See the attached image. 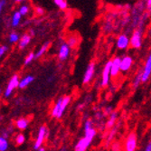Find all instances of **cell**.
<instances>
[{
	"mask_svg": "<svg viewBox=\"0 0 151 151\" xmlns=\"http://www.w3.org/2000/svg\"><path fill=\"white\" fill-rule=\"evenodd\" d=\"M96 136H97V129L94 127L88 130H84V136L76 142L74 151H87Z\"/></svg>",
	"mask_w": 151,
	"mask_h": 151,
	"instance_id": "6da1fadb",
	"label": "cell"
},
{
	"mask_svg": "<svg viewBox=\"0 0 151 151\" xmlns=\"http://www.w3.org/2000/svg\"><path fill=\"white\" fill-rule=\"evenodd\" d=\"M19 81H20V78L17 74L13 75L10 78L3 92V96L5 99H9L13 95V92L17 88H19Z\"/></svg>",
	"mask_w": 151,
	"mask_h": 151,
	"instance_id": "7a4b0ae2",
	"label": "cell"
},
{
	"mask_svg": "<svg viewBox=\"0 0 151 151\" xmlns=\"http://www.w3.org/2000/svg\"><path fill=\"white\" fill-rule=\"evenodd\" d=\"M138 148V135L136 132H129L123 143V151H136Z\"/></svg>",
	"mask_w": 151,
	"mask_h": 151,
	"instance_id": "3957f363",
	"label": "cell"
},
{
	"mask_svg": "<svg viewBox=\"0 0 151 151\" xmlns=\"http://www.w3.org/2000/svg\"><path fill=\"white\" fill-rule=\"evenodd\" d=\"M48 134H49V130L46 126L43 125L39 128L35 143H34V147H33L35 150H38L39 148L43 147V145H44L45 139H47Z\"/></svg>",
	"mask_w": 151,
	"mask_h": 151,
	"instance_id": "277c9868",
	"label": "cell"
},
{
	"mask_svg": "<svg viewBox=\"0 0 151 151\" xmlns=\"http://www.w3.org/2000/svg\"><path fill=\"white\" fill-rule=\"evenodd\" d=\"M143 44V29L136 28L130 35V47L133 49L141 48Z\"/></svg>",
	"mask_w": 151,
	"mask_h": 151,
	"instance_id": "5b68a950",
	"label": "cell"
},
{
	"mask_svg": "<svg viewBox=\"0 0 151 151\" xmlns=\"http://www.w3.org/2000/svg\"><path fill=\"white\" fill-rule=\"evenodd\" d=\"M111 63H112L111 60L108 61L102 69L101 80L100 82V85L101 88H106L109 84V81H111Z\"/></svg>",
	"mask_w": 151,
	"mask_h": 151,
	"instance_id": "8992f818",
	"label": "cell"
},
{
	"mask_svg": "<svg viewBox=\"0 0 151 151\" xmlns=\"http://www.w3.org/2000/svg\"><path fill=\"white\" fill-rule=\"evenodd\" d=\"M95 73H96V65L93 62H91L87 65L85 69L83 77H82V84L87 85L91 83L95 76Z\"/></svg>",
	"mask_w": 151,
	"mask_h": 151,
	"instance_id": "52a82bcc",
	"label": "cell"
},
{
	"mask_svg": "<svg viewBox=\"0 0 151 151\" xmlns=\"http://www.w3.org/2000/svg\"><path fill=\"white\" fill-rule=\"evenodd\" d=\"M116 47L121 51L127 50L130 47V37L127 34H120L116 40Z\"/></svg>",
	"mask_w": 151,
	"mask_h": 151,
	"instance_id": "ba28073f",
	"label": "cell"
},
{
	"mask_svg": "<svg viewBox=\"0 0 151 151\" xmlns=\"http://www.w3.org/2000/svg\"><path fill=\"white\" fill-rule=\"evenodd\" d=\"M72 47L67 44V42H63L60 45L58 50V60L60 62H65L70 57Z\"/></svg>",
	"mask_w": 151,
	"mask_h": 151,
	"instance_id": "9c48e42d",
	"label": "cell"
},
{
	"mask_svg": "<svg viewBox=\"0 0 151 151\" xmlns=\"http://www.w3.org/2000/svg\"><path fill=\"white\" fill-rule=\"evenodd\" d=\"M151 76V52L147 57L144 66L142 67V83L146 82L149 80Z\"/></svg>",
	"mask_w": 151,
	"mask_h": 151,
	"instance_id": "30bf717a",
	"label": "cell"
},
{
	"mask_svg": "<svg viewBox=\"0 0 151 151\" xmlns=\"http://www.w3.org/2000/svg\"><path fill=\"white\" fill-rule=\"evenodd\" d=\"M133 58L129 55V54H126V55L121 56V73H128L133 65Z\"/></svg>",
	"mask_w": 151,
	"mask_h": 151,
	"instance_id": "8fae6325",
	"label": "cell"
},
{
	"mask_svg": "<svg viewBox=\"0 0 151 151\" xmlns=\"http://www.w3.org/2000/svg\"><path fill=\"white\" fill-rule=\"evenodd\" d=\"M111 62V77L116 78L121 73V56L114 57Z\"/></svg>",
	"mask_w": 151,
	"mask_h": 151,
	"instance_id": "7c38bea8",
	"label": "cell"
},
{
	"mask_svg": "<svg viewBox=\"0 0 151 151\" xmlns=\"http://www.w3.org/2000/svg\"><path fill=\"white\" fill-rule=\"evenodd\" d=\"M22 15L19 13L18 10L14 11L12 13V16L10 17V26L12 28H17V27L20 25L21 21H22Z\"/></svg>",
	"mask_w": 151,
	"mask_h": 151,
	"instance_id": "4fadbf2b",
	"label": "cell"
},
{
	"mask_svg": "<svg viewBox=\"0 0 151 151\" xmlns=\"http://www.w3.org/2000/svg\"><path fill=\"white\" fill-rule=\"evenodd\" d=\"M32 41V36L30 35L29 33H24L21 35L20 41L18 43V49L19 50H24L25 49L27 46L29 45V44Z\"/></svg>",
	"mask_w": 151,
	"mask_h": 151,
	"instance_id": "5bb4252c",
	"label": "cell"
},
{
	"mask_svg": "<svg viewBox=\"0 0 151 151\" xmlns=\"http://www.w3.org/2000/svg\"><path fill=\"white\" fill-rule=\"evenodd\" d=\"M34 81H35V76L32 75V74H27V75L24 76L23 78L20 79V81H19V89L23 90V89L27 88Z\"/></svg>",
	"mask_w": 151,
	"mask_h": 151,
	"instance_id": "9a60e30c",
	"label": "cell"
},
{
	"mask_svg": "<svg viewBox=\"0 0 151 151\" xmlns=\"http://www.w3.org/2000/svg\"><path fill=\"white\" fill-rule=\"evenodd\" d=\"M62 102H63V97H60L54 103V105L52 108L51 111V116L54 119H58L60 111H61V107H62Z\"/></svg>",
	"mask_w": 151,
	"mask_h": 151,
	"instance_id": "2e32d148",
	"label": "cell"
},
{
	"mask_svg": "<svg viewBox=\"0 0 151 151\" xmlns=\"http://www.w3.org/2000/svg\"><path fill=\"white\" fill-rule=\"evenodd\" d=\"M72 101V97L69 95H65L63 97V102H62V107H61V111H60V113H59V116H58V119H62L66 109L69 106V104L71 103Z\"/></svg>",
	"mask_w": 151,
	"mask_h": 151,
	"instance_id": "e0dca14e",
	"label": "cell"
},
{
	"mask_svg": "<svg viewBox=\"0 0 151 151\" xmlns=\"http://www.w3.org/2000/svg\"><path fill=\"white\" fill-rule=\"evenodd\" d=\"M119 127H120V125L118 123V124H116L111 130L109 131V133L107 135V138H106V145L107 146H109V144L113 143L112 141H113V139L115 138V136H116L118 130L119 129Z\"/></svg>",
	"mask_w": 151,
	"mask_h": 151,
	"instance_id": "ac0fdd59",
	"label": "cell"
},
{
	"mask_svg": "<svg viewBox=\"0 0 151 151\" xmlns=\"http://www.w3.org/2000/svg\"><path fill=\"white\" fill-rule=\"evenodd\" d=\"M15 126L18 130H25L29 126V119L25 118H19L15 121Z\"/></svg>",
	"mask_w": 151,
	"mask_h": 151,
	"instance_id": "d6986e66",
	"label": "cell"
},
{
	"mask_svg": "<svg viewBox=\"0 0 151 151\" xmlns=\"http://www.w3.org/2000/svg\"><path fill=\"white\" fill-rule=\"evenodd\" d=\"M117 120H118V113L113 112L109 116V119L105 122L106 124V129H111L116 124H117Z\"/></svg>",
	"mask_w": 151,
	"mask_h": 151,
	"instance_id": "ffe728a7",
	"label": "cell"
},
{
	"mask_svg": "<svg viewBox=\"0 0 151 151\" xmlns=\"http://www.w3.org/2000/svg\"><path fill=\"white\" fill-rule=\"evenodd\" d=\"M50 45H51V43L50 42H45L44 45H41L40 48L35 52V59H39L41 57H43L45 54L46 53V52L49 50Z\"/></svg>",
	"mask_w": 151,
	"mask_h": 151,
	"instance_id": "44dd1931",
	"label": "cell"
},
{
	"mask_svg": "<svg viewBox=\"0 0 151 151\" xmlns=\"http://www.w3.org/2000/svg\"><path fill=\"white\" fill-rule=\"evenodd\" d=\"M140 84H142V68L140 70H139L137 74L135 75L132 81V88L136 90L140 86Z\"/></svg>",
	"mask_w": 151,
	"mask_h": 151,
	"instance_id": "7402d4cb",
	"label": "cell"
},
{
	"mask_svg": "<svg viewBox=\"0 0 151 151\" xmlns=\"http://www.w3.org/2000/svg\"><path fill=\"white\" fill-rule=\"evenodd\" d=\"M20 35L16 32V31H12L9 35H8V42L11 45H15V44H18L20 41Z\"/></svg>",
	"mask_w": 151,
	"mask_h": 151,
	"instance_id": "603a6c76",
	"label": "cell"
},
{
	"mask_svg": "<svg viewBox=\"0 0 151 151\" xmlns=\"http://www.w3.org/2000/svg\"><path fill=\"white\" fill-rule=\"evenodd\" d=\"M66 42L72 48H74L79 44V36L77 35H71L68 36Z\"/></svg>",
	"mask_w": 151,
	"mask_h": 151,
	"instance_id": "cb8c5ba5",
	"label": "cell"
},
{
	"mask_svg": "<svg viewBox=\"0 0 151 151\" xmlns=\"http://www.w3.org/2000/svg\"><path fill=\"white\" fill-rule=\"evenodd\" d=\"M18 11L22 15V17H26L30 13V6L28 4L23 3V4L20 5V6L18 8Z\"/></svg>",
	"mask_w": 151,
	"mask_h": 151,
	"instance_id": "d4e9b609",
	"label": "cell"
},
{
	"mask_svg": "<svg viewBox=\"0 0 151 151\" xmlns=\"http://www.w3.org/2000/svg\"><path fill=\"white\" fill-rule=\"evenodd\" d=\"M13 132H14V127H13V125H8V126H6L3 129L1 136L4 137V138H6V139H9L10 137L12 136Z\"/></svg>",
	"mask_w": 151,
	"mask_h": 151,
	"instance_id": "484cf974",
	"label": "cell"
},
{
	"mask_svg": "<svg viewBox=\"0 0 151 151\" xmlns=\"http://www.w3.org/2000/svg\"><path fill=\"white\" fill-rule=\"evenodd\" d=\"M9 147V141L8 139H6L4 137H0V151H7Z\"/></svg>",
	"mask_w": 151,
	"mask_h": 151,
	"instance_id": "4316f807",
	"label": "cell"
},
{
	"mask_svg": "<svg viewBox=\"0 0 151 151\" xmlns=\"http://www.w3.org/2000/svg\"><path fill=\"white\" fill-rule=\"evenodd\" d=\"M52 1L60 10H66L68 8V3L66 0H52Z\"/></svg>",
	"mask_w": 151,
	"mask_h": 151,
	"instance_id": "83f0119b",
	"label": "cell"
},
{
	"mask_svg": "<svg viewBox=\"0 0 151 151\" xmlns=\"http://www.w3.org/2000/svg\"><path fill=\"white\" fill-rule=\"evenodd\" d=\"M25 142V136L23 133H18L15 136V143L17 146H21Z\"/></svg>",
	"mask_w": 151,
	"mask_h": 151,
	"instance_id": "f1b7e54d",
	"label": "cell"
},
{
	"mask_svg": "<svg viewBox=\"0 0 151 151\" xmlns=\"http://www.w3.org/2000/svg\"><path fill=\"white\" fill-rule=\"evenodd\" d=\"M35 59V53L34 52H29L28 54H27L26 57L24 58V65H28V64H30Z\"/></svg>",
	"mask_w": 151,
	"mask_h": 151,
	"instance_id": "f546056e",
	"label": "cell"
},
{
	"mask_svg": "<svg viewBox=\"0 0 151 151\" xmlns=\"http://www.w3.org/2000/svg\"><path fill=\"white\" fill-rule=\"evenodd\" d=\"M94 127V123H93V120L91 119H87L85 121H84V124H83V129L84 130H88L91 128Z\"/></svg>",
	"mask_w": 151,
	"mask_h": 151,
	"instance_id": "4dcf8cb0",
	"label": "cell"
},
{
	"mask_svg": "<svg viewBox=\"0 0 151 151\" xmlns=\"http://www.w3.org/2000/svg\"><path fill=\"white\" fill-rule=\"evenodd\" d=\"M111 151H122V147L119 142H113L111 144Z\"/></svg>",
	"mask_w": 151,
	"mask_h": 151,
	"instance_id": "1f68e13d",
	"label": "cell"
},
{
	"mask_svg": "<svg viewBox=\"0 0 151 151\" xmlns=\"http://www.w3.org/2000/svg\"><path fill=\"white\" fill-rule=\"evenodd\" d=\"M8 50H9V47L6 45H2L1 46H0V57L1 58L4 57V55L7 52Z\"/></svg>",
	"mask_w": 151,
	"mask_h": 151,
	"instance_id": "d6a6232c",
	"label": "cell"
},
{
	"mask_svg": "<svg viewBox=\"0 0 151 151\" xmlns=\"http://www.w3.org/2000/svg\"><path fill=\"white\" fill-rule=\"evenodd\" d=\"M35 15H36V16L41 17V16L45 15V9H44L43 7H41V6H35Z\"/></svg>",
	"mask_w": 151,
	"mask_h": 151,
	"instance_id": "836d02e7",
	"label": "cell"
},
{
	"mask_svg": "<svg viewBox=\"0 0 151 151\" xmlns=\"http://www.w3.org/2000/svg\"><path fill=\"white\" fill-rule=\"evenodd\" d=\"M114 111H113V109H112V107L111 106H109V107H107V108H105V109H104V115L105 116H109L111 113H113Z\"/></svg>",
	"mask_w": 151,
	"mask_h": 151,
	"instance_id": "e575fe53",
	"label": "cell"
},
{
	"mask_svg": "<svg viewBox=\"0 0 151 151\" xmlns=\"http://www.w3.org/2000/svg\"><path fill=\"white\" fill-rule=\"evenodd\" d=\"M146 9L147 13L151 17V0H146Z\"/></svg>",
	"mask_w": 151,
	"mask_h": 151,
	"instance_id": "d590c367",
	"label": "cell"
},
{
	"mask_svg": "<svg viewBox=\"0 0 151 151\" xmlns=\"http://www.w3.org/2000/svg\"><path fill=\"white\" fill-rule=\"evenodd\" d=\"M6 6V0H0V12L3 13Z\"/></svg>",
	"mask_w": 151,
	"mask_h": 151,
	"instance_id": "8d00e7d4",
	"label": "cell"
},
{
	"mask_svg": "<svg viewBox=\"0 0 151 151\" xmlns=\"http://www.w3.org/2000/svg\"><path fill=\"white\" fill-rule=\"evenodd\" d=\"M144 151H151V141H149V142L147 144V146H146Z\"/></svg>",
	"mask_w": 151,
	"mask_h": 151,
	"instance_id": "74e56055",
	"label": "cell"
},
{
	"mask_svg": "<svg viewBox=\"0 0 151 151\" xmlns=\"http://www.w3.org/2000/svg\"><path fill=\"white\" fill-rule=\"evenodd\" d=\"M14 1H15V3L21 4V3H24V1H26V0H14Z\"/></svg>",
	"mask_w": 151,
	"mask_h": 151,
	"instance_id": "f35d334b",
	"label": "cell"
},
{
	"mask_svg": "<svg viewBox=\"0 0 151 151\" xmlns=\"http://www.w3.org/2000/svg\"><path fill=\"white\" fill-rule=\"evenodd\" d=\"M28 33L30 34V35H31L32 37H33V36H35V32H34V30H32V29H31V30H29V32H28Z\"/></svg>",
	"mask_w": 151,
	"mask_h": 151,
	"instance_id": "ab89813d",
	"label": "cell"
},
{
	"mask_svg": "<svg viewBox=\"0 0 151 151\" xmlns=\"http://www.w3.org/2000/svg\"><path fill=\"white\" fill-rule=\"evenodd\" d=\"M59 151H68V149H67V147H63Z\"/></svg>",
	"mask_w": 151,
	"mask_h": 151,
	"instance_id": "60d3db41",
	"label": "cell"
},
{
	"mask_svg": "<svg viewBox=\"0 0 151 151\" xmlns=\"http://www.w3.org/2000/svg\"><path fill=\"white\" fill-rule=\"evenodd\" d=\"M36 151H46L45 150V147H41V148H39L38 150H36Z\"/></svg>",
	"mask_w": 151,
	"mask_h": 151,
	"instance_id": "b9f144b4",
	"label": "cell"
}]
</instances>
